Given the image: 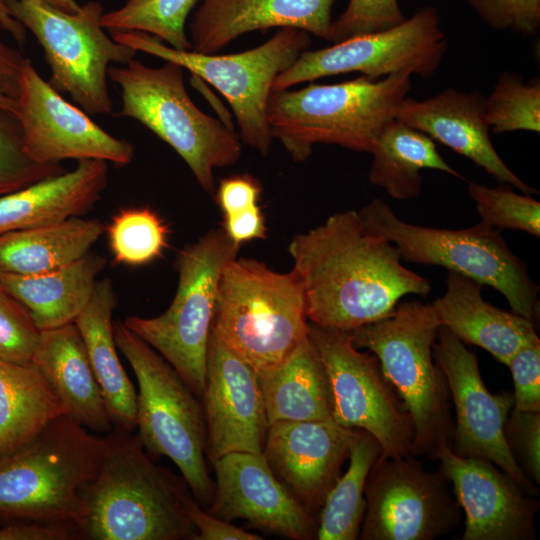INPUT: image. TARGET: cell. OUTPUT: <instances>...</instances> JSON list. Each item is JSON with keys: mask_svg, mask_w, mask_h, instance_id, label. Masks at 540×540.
<instances>
[{"mask_svg": "<svg viewBox=\"0 0 540 540\" xmlns=\"http://www.w3.org/2000/svg\"><path fill=\"white\" fill-rule=\"evenodd\" d=\"M6 3L11 15L41 45L50 69V86L68 93L88 115L110 113L113 102L107 85L108 69L111 64L128 63L137 51L106 34L100 24L104 13L101 3L89 1L74 13L41 0Z\"/></svg>", "mask_w": 540, "mask_h": 540, "instance_id": "cell-12", "label": "cell"}, {"mask_svg": "<svg viewBox=\"0 0 540 540\" xmlns=\"http://www.w3.org/2000/svg\"><path fill=\"white\" fill-rule=\"evenodd\" d=\"M1 274H2V272L0 271V279H1Z\"/></svg>", "mask_w": 540, "mask_h": 540, "instance_id": "cell-51", "label": "cell"}, {"mask_svg": "<svg viewBox=\"0 0 540 540\" xmlns=\"http://www.w3.org/2000/svg\"><path fill=\"white\" fill-rule=\"evenodd\" d=\"M478 281L448 271L446 291L431 305L441 325L459 340L483 348L507 365L511 357L540 339L533 321L490 304Z\"/></svg>", "mask_w": 540, "mask_h": 540, "instance_id": "cell-24", "label": "cell"}, {"mask_svg": "<svg viewBox=\"0 0 540 540\" xmlns=\"http://www.w3.org/2000/svg\"><path fill=\"white\" fill-rule=\"evenodd\" d=\"M239 248L223 229L208 231L179 251L177 290L166 311L150 318L127 316L122 321L156 350L200 399L220 277Z\"/></svg>", "mask_w": 540, "mask_h": 540, "instance_id": "cell-11", "label": "cell"}, {"mask_svg": "<svg viewBox=\"0 0 540 540\" xmlns=\"http://www.w3.org/2000/svg\"><path fill=\"white\" fill-rule=\"evenodd\" d=\"M371 154L369 181L397 200H410L420 194L423 169L439 170L465 180L442 158L433 139L396 120L383 128Z\"/></svg>", "mask_w": 540, "mask_h": 540, "instance_id": "cell-31", "label": "cell"}, {"mask_svg": "<svg viewBox=\"0 0 540 540\" xmlns=\"http://www.w3.org/2000/svg\"><path fill=\"white\" fill-rule=\"evenodd\" d=\"M440 470L452 484L464 512L462 540H535L540 502L525 493L498 466L483 457L438 451Z\"/></svg>", "mask_w": 540, "mask_h": 540, "instance_id": "cell-19", "label": "cell"}, {"mask_svg": "<svg viewBox=\"0 0 540 540\" xmlns=\"http://www.w3.org/2000/svg\"><path fill=\"white\" fill-rule=\"evenodd\" d=\"M5 1H8V0H5ZM41 1L67 13L77 12L81 7V5H79L76 0H41Z\"/></svg>", "mask_w": 540, "mask_h": 540, "instance_id": "cell-50", "label": "cell"}, {"mask_svg": "<svg viewBox=\"0 0 540 540\" xmlns=\"http://www.w3.org/2000/svg\"><path fill=\"white\" fill-rule=\"evenodd\" d=\"M117 304L111 280H98L88 304L74 323L84 340L113 429L133 432L137 421V392L117 354L113 322Z\"/></svg>", "mask_w": 540, "mask_h": 540, "instance_id": "cell-27", "label": "cell"}, {"mask_svg": "<svg viewBox=\"0 0 540 540\" xmlns=\"http://www.w3.org/2000/svg\"><path fill=\"white\" fill-rule=\"evenodd\" d=\"M308 336L328 376L333 421L372 434L381 455L412 454V418L376 355L355 347L349 331L308 321Z\"/></svg>", "mask_w": 540, "mask_h": 540, "instance_id": "cell-13", "label": "cell"}, {"mask_svg": "<svg viewBox=\"0 0 540 540\" xmlns=\"http://www.w3.org/2000/svg\"><path fill=\"white\" fill-rule=\"evenodd\" d=\"M506 444L516 463L533 483H540V412L513 407L505 425Z\"/></svg>", "mask_w": 540, "mask_h": 540, "instance_id": "cell-41", "label": "cell"}, {"mask_svg": "<svg viewBox=\"0 0 540 540\" xmlns=\"http://www.w3.org/2000/svg\"><path fill=\"white\" fill-rule=\"evenodd\" d=\"M335 0H203L189 23L191 50L214 54L245 33L296 28L330 39Z\"/></svg>", "mask_w": 540, "mask_h": 540, "instance_id": "cell-23", "label": "cell"}, {"mask_svg": "<svg viewBox=\"0 0 540 540\" xmlns=\"http://www.w3.org/2000/svg\"><path fill=\"white\" fill-rule=\"evenodd\" d=\"M357 430L333 420L269 425L262 454L276 478L316 519L342 474Z\"/></svg>", "mask_w": 540, "mask_h": 540, "instance_id": "cell-21", "label": "cell"}, {"mask_svg": "<svg viewBox=\"0 0 540 540\" xmlns=\"http://www.w3.org/2000/svg\"><path fill=\"white\" fill-rule=\"evenodd\" d=\"M114 337L138 382L136 434L144 449L154 460L168 457L197 502L208 509L214 483L206 465L207 429L201 399L122 321L114 322Z\"/></svg>", "mask_w": 540, "mask_h": 540, "instance_id": "cell-8", "label": "cell"}, {"mask_svg": "<svg viewBox=\"0 0 540 540\" xmlns=\"http://www.w3.org/2000/svg\"><path fill=\"white\" fill-rule=\"evenodd\" d=\"M114 261L140 266L160 257L168 246L169 229L149 207H129L117 212L107 229Z\"/></svg>", "mask_w": 540, "mask_h": 540, "instance_id": "cell-35", "label": "cell"}, {"mask_svg": "<svg viewBox=\"0 0 540 540\" xmlns=\"http://www.w3.org/2000/svg\"><path fill=\"white\" fill-rule=\"evenodd\" d=\"M102 438L79 538L197 540L186 508L193 494L183 476L156 464L133 432L113 429Z\"/></svg>", "mask_w": 540, "mask_h": 540, "instance_id": "cell-2", "label": "cell"}, {"mask_svg": "<svg viewBox=\"0 0 540 540\" xmlns=\"http://www.w3.org/2000/svg\"><path fill=\"white\" fill-rule=\"evenodd\" d=\"M485 116L493 133L540 131V82L525 83L520 75L502 73L489 97Z\"/></svg>", "mask_w": 540, "mask_h": 540, "instance_id": "cell-36", "label": "cell"}, {"mask_svg": "<svg viewBox=\"0 0 540 540\" xmlns=\"http://www.w3.org/2000/svg\"><path fill=\"white\" fill-rule=\"evenodd\" d=\"M105 229L98 219L72 217L0 234V271L34 275L66 266L89 253Z\"/></svg>", "mask_w": 540, "mask_h": 540, "instance_id": "cell-30", "label": "cell"}, {"mask_svg": "<svg viewBox=\"0 0 540 540\" xmlns=\"http://www.w3.org/2000/svg\"><path fill=\"white\" fill-rule=\"evenodd\" d=\"M198 0H128L104 12L100 24L110 31H141L159 38L168 46L191 50L186 21Z\"/></svg>", "mask_w": 540, "mask_h": 540, "instance_id": "cell-34", "label": "cell"}, {"mask_svg": "<svg viewBox=\"0 0 540 540\" xmlns=\"http://www.w3.org/2000/svg\"><path fill=\"white\" fill-rule=\"evenodd\" d=\"M108 77L120 88L118 115L138 121L172 147L201 188L213 194L214 170L240 159L241 139L195 105L185 87L183 68L170 61L150 67L133 58L122 66L111 65Z\"/></svg>", "mask_w": 540, "mask_h": 540, "instance_id": "cell-7", "label": "cell"}, {"mask_svg": "<svg viewBox=\"0 0 540 540\" xmlns=\"http://www.w3.org/2000/svg\"><path fill=\"white\" fill-rule=\"evenodd\" d=\"M111 37L137 52L174 62L215 87L233 110L241 142L263 156L273 141L267 106L274 80L311 44L310 34L296 28L279 29L255 48L226 55L176 50L141 31H111Z\"/></svg>", "mask_w": 540, "mask_h": 540, "instance_id": "cell-10", "label": "cell"}, {"mask_svg": "<svg viewBox=\"0 0 540 540\" xmlns=\"http://www.w3.org/2000/svg\"><path fill=\"white\" fill-rule=\"evenodd\" d=\"M223 230L233 244L239 246L254 239H264L267 227L261 207L255 205L242 212L225 215Z\"/></svg>", "mask_w": 540, "mask_h": 540, "instance_id": "cell-48", "label": "cell"}, {"mask_svg": "<svg viewBox=\"0 0 540 540\" xmlns=\"http://www.w3.org/2000/svg\"><path fill=\"white\" fill-rule=\"evenodd\" d=\"M78 531L67 525L36 522H7L0 527V540H71Z\"/></svg>", "mask_w": 540, "mask_h": 540, "instance_id": "cell-47", "label": "cell"}, {"mask_svg": "<svg viewBox=\"0 0 540 540\" xmlns=\"http://www.w3.org/2000/svg\"><path fill=\"white\" fill-rule=\"evenodd\" d=\"M211 464L216 480L209 513L293 540L316 539L317 519L276 478L262 453H229Z\"/></svg>", "mask_w": 540, "mask_h": 540, "instance_id": "cell-20", "label": "cell"}, {"mask_svg": "<svg viewBox=\"0 0 540 540\" xmlns=\"http://www.w3.org/2000/svg\"><path fill=\"white\" fill-rule=\"evenodd\" d=\"M506 366L514 382V408L540 412V342L517 351Z\"/></svg>", "mask_w": 540, "mask_h": 540, "instance_id": "cell-43", "label": "cell"}, {"mask_svg": "<svg viewBox=\"0 0 540 540\" xmlns=\"http://www.w3.org/2000/svg\"><path fill=\"white\" fill-rule=\"evenodd\" d=\"M288 251L308 321L322 327L352 331L390 315L402 297L431 290L425 277L401 263L393 243L366 231L355 210L296 234Z\"/></svg>", "mask_w": 540, "mask_h": 540, "instance_id": "cell-1", "label": "cell"}, {"mask_svg": "<svg viewBox=\"0 0 540 540\" xmlns=\"http://www.w3.org/2000/svg\"><path fill=\"white\" fill-rule=\"evenodd\" d=\"M261 193L262 185L258 179L249 174H238L219 181L215 199L225 216L258 205Z\"/></svg>", "mask_w": 540, "mask_h": 540, "instance_id": "cell-45", "label": "cell"}, {"mask_svg": "<svg viewBox=\"0 0 540 540\" xmlns=\"http://www.w3.org/2000/svg\"><path fill=\"white\" fill-rule=\"evenodd\" d=\"M108 184V162L81 160L71 171L0 196V234L55 224L93 208Z\"/></svg>", "mask_w": 540, "mask_h": 540, "instance_id": "cell-26", "label": "cell"}, {"mask_svg": "<svg viewBox=\"0 0 540 540\" xmlns=\"http://www.w3.org/2000/svg\"><path fill=\"white\" fill-rule=\"evenodd\" d=\"M395 120L470 159L499 183L524 194L538 193L509 169L494 148L485 116V97L479 91L448 88L423 100L406 97L396 109Z\"/></svg>", "mask_w": 540, "mask_h": 540, "instance_id": "cell-22", "label": "cell"}, {"mask_svg": "<svg viewBox=\"0 0 540 540\" xmlns=\"http://www.w3.org/2000/svg\"><path fill=\"white\" fill-rule=\"evenodd\" d=\"M433 355L447 380L456 414L452 452L459 457L490 460L525 493L536 496L538 487L522 472L504 437V425L514 407L513 393L492 394L481 377L477 356L443 325L438 329Z\"/></svg>", "mask_w": 540, "mask_h": 540, "instance_id": "cell-16", "label": "cell"}, {"mask_svg": "<svg viewBox=\"0 0 540 540\" xmlns=\"http://www.w3.org/2000/svg\"><path fill=\"white\" fill-rule=\"evenodd\" d=\"M381 451L379 442L372 434L357 430L350 448L347 470L328 493L318 515L316 539H358L366 507V480Z\"/></svg>", "mask_w": 540, "mask_h": 540, "instance_id": "cell-33", "label": "cell"}, {"mask_svg": "<svg viewBox=\"0 0 540 540\" xmlns=\"http://www.w3.org/2000/svg\"><path fill=\"white\" fill-rule=\"evenodd\" d=\"M412 75L400 70L378 80L361 75L335 84L312 83L273 92L267 106L272 137L295 162L309 158L315 144L371 153L411 90Z\"/></svg>", "mask_w": 540, "mask_h": 540, "instance_id": "cell-4", "label": "cell"}, {"mask_svg": "<svg viewBox=\"0 0 540 540\" xmlns=\"http://www.w3.org/2000/svg\"><path fill=\"white\" fill-rule=\"evenodd\" d=\"M32 364L71 419L95 434L113 430L101 387L74 322L41 331Z\"/></svg>", "mask_w": 540, "mask_h": 540, "instance_id": "cell-25", "label": "cell"}, {"mask_svg": "<svg viewBox=\"0 0 540 540\" xmlns=\"http://www.w3.org/2000/svg\"><path fill=\"white\" fill-rule=\"evenodd\" d=\"M17 118L24 149L40 164L94 159L124 166L134 158L131 143L112 136L82 109L66 101L27 58L22 69Z\"/></svg>", "mask_w": 540, "mask_h": 540, "instance_id": "cell-17", "label": "cell"}, {"mask_svg": "<svg viewBox=\"0 0 540 540\" xmlns=\"http://www.w3.org/2000/svg\"><path fill=\"white\" fill-rule=\"evenodd\" d=\"M65 414L61 400L32 363L0 360V455L28 443Z\"/></svg>", "mask_w": 540, "mask_h": 540, "instance_id": "cell-32", "label": "cell"}, {"mask_svg": "<svg viewBox=\"0 0 540 540\" xmlns=\"http://www.w3.org/2000/svg\"><path fill=\"white\" fill-rule=\"evenodd\" d=\"M106 259L87 253L58 269L34 274H1L0 288L30 311L40 331L76 320L88 304Z\"/></svg>", "mask_w": 540, "mask_h": 540, "instance_id": "cell-29", "label": "cell"}, {"mask_svg": "<svg viewBox=\"0 0 540 540\" xmlns=\"http://www.w3.org/2000/svg\"><path fill=\"white\" fill-rule=\"evenodd\" d=\"M358 214L366 231L393 243L404 260L470 277L500 292L512 312L533 322L538 317L540 288L499 230L483 222L458 230L413 225L399 219L379 198Z\"/></svg>", "mask_w": 540, "mask_h": 540, "instance_id": "cell-9", "label": "cell"}, {"mask_svg": "<svg viewBox=\"0 0 540 540\" xmlns=\"http://www.w3.org/2000/svg\"><path fill=\"white\" fill-rule=\"evenodd\" d=\"M212 332L256 373L279 363L308 335L297 272L280 273L250 258L229 261L219 281Z\"/></svg>", "mask_w": 540, "mask_h": 540, "instance_id": "cell-6", "label": "cell"}, {"mask_svg": "<svg viewBox=\"0 0 540 540\" xmlns=\"http://www.w3.org/2000/svg\"><path fill=\"white\" fill-rule=\"evenodd\" d=\"M257 376L269 424L333 420L328 376L308 335L283 360Z\"/></svg>", "mask_w": 540, "mask_h": 540, "instance_id": "cell-28", "label": "cell"}, {"mask_svg": "<svg viewBox=\"0 0 540 540\" xmlns=\"http://www.w3.org/2000/svg\"><path fill=\"white\" fill-rule=\"evenodd\" d=\"M405 19L398 0H349L343 13L332 22L329 41L338 43L355 36L387 30Z\"/></svg>", "mask_w": 540, "mask_h": 540, "instance_id": "cell-40", "label": "cell"}, {"mask_svg": "<svg viewBox=\"0 0 540 540\" xmlns=\"http://www.w3.org/2000/svg\"><path fill=\"white\" fill-rule=\"evenodd\" d=\"M40 334L27 307L0 288V360L31 364Z\"/></svg>", "mask_w": 540, "mask_h": 540, "instance_id": "cell-39", "label": "cell"}, {"mask_svg": "<svg viewBox=\"0 0 540 540\" xmlns=\"http://www.w3.org/2000/svg\"><path fill=\"white\" fill-rule=\"evenodd\" d=\"M361 540H434L457 529L462 509L445 474L416 456L379 455L364 489Z\"/></svg>", "mask_w": 540, "mask_h": 540, "instance_id": "cell-14", "label": "cell"}, {"mask_svg": "<svg viewBox=\"0 0 540 540\" xmlns=\"http://www.w3.org/2000/svg\"><path fill=\"white\" fill-rule=\"evenodd\" d=\"M3 32L6 31L0 22V108L17 115L26 58L4 40Z\"/></svg>", "mask_w": 540, "mask_h": 540, "instance_id": "cell-44", "label": "cell"}, {"mask_svg": "<svg viewBox=\"0 0 540 540\" xmlns=\"http://www.w3.org/2000/svg\"><path fill=\"white\" fill-rule=\"evenodd\" d=\"M441 326L431 304L398 303L387 317L349 331L355 347L378 358L414 425L412 455L434 459L452 448L454 419L447 380L433 345Z\"/></svg>", "mask_w": 540, "mask_h": 540, "instance_id": "cell-5", "label": "cell"}, {"mask_svg": "<svg viewBox=\"0 0 540 540\" xmlns=\"http://www.w3.org/2000/svg\"><path fill=\"white\" fill-rule=\"evenodd\" d=\"M60 164H40L24 149L17 115L0 108V196L64 172Z\"/></svg>", "mask_w": 540, "mask_h": 540, "instance_id": "cell-38", "label": "cell"}, {"mask_svg": "<svg viewBox=\"0 0 540 540\" xmlns=\"http://www.w3.org/2000/svg\"><path fill=\"white\" fill-rule=\"evenodd\" d=\"M125 1H128V0H125Z\"/></svg>", "mask_w": 540, "mask_h": 540, "instance_id": "cell-52", "label": "cell"}, {"mask_svg": "<svg viewBox=\"0 0 540 540\" xmlns=\"http://www.w3.org/2000/svg\"><path fill=\"white\" fill-rule=\"evenodd\" d=\"M448 43L438 10L424 7L387 30L348 38L334 45L302 52L274 80L272 93L315 79L359 72L372 80L408 70L423 78L439 69Z\"/></svg>", "mask_w": 540, "mask_h": 540, "instance_id": "cell-15", "label": "cell"}, {"mask_svg": "<svg viewBox=\"0 0 540 540\" xmlns=\"http://www.w3.org/2000/svg\"><path fill=\"white\" fill-rule=\"evenodd\" d=\"M492 29L527 36L538 33L540 0H466Z\"/></svg>", "mask_w": 540, "mask_h": 540, "instance_id": "cell-42", "label": "cell"}, {"mask_svg": "<svg viewBox=\"0 0 540 540\" xmlns=\"http://www.w3.org/2000/svg\"><path fill=\"white\" fill-rule=\"evenodd\" d=\"M481 222L499 231L519 230L540 237V203L529 194H518L509 184L488 187L468 182Z\"/></svg>", "mask_w": 540, "mask_h": 540, "instance_id": "cell-37", "label": "cell"}, {"mask_svg": "<svg viewBox=\"0 0 540 540\" xmlns=\"http://www.w3.org/2000/svg\"><path fill=\"white\" fill-rule=\"evenodd\" d=\"M102 451V436L67 414L52 420L28 443L0 455V518L67 525L79 535L85 489Z\"/></svg>", "mask_w": 540, "mask_h": 540, "instance_id": "cell-3", "label": "cell"}, {"mask_svg": "<svg viewBox=\"0 0 540 540\" xmlns=\"http://www.w3.org/2000/svg\"><path fill=\"white\" fill-rule=\"evenodd\" d=\"M206 457L261 454L269 421L256 371L211 331L203 393Z\"/></svg>", "mask_w": 540, "mask_h": 540, "instance_id": "cell-18", "label": "cell"}, {"mask_svg": "<svg viewBox=\"0 0 540 540\" xmlns=\"http://www.w3.org/2000/svg\"><path fill=\"white\" fill-rule=\"evenodd\" d=\"M187 513L197 531V540H261V536L248 532L230 522L217 518L204 509L191 495Z\"/></svg>", "mask_w": 540, "mask_h": 540, "instance_id": "cell-46", "label": "cell"}, {"mask_svg": "<svg viewBox=\"0 0 540 540\" xmlns=\"http://www.w3.org/2000/svg\"><path fill=\"white\" fill-rule=\"evenodd\" d=\"M0 22L18 44H24L26 28L11 15L5 0H0Z\"/></svg>", "mask_w": 540, "mask_h": 540, "instance_id": "cell-49", "label": "cell"}]
</instances>
